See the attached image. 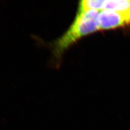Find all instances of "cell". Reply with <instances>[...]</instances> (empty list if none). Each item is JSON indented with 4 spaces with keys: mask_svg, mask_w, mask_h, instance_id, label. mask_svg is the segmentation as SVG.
<instances>
[{
    "mask_svg": "<svg viewBox=\"0 0 130 130\" xmlns=\"http://www.w3.org/2000/svg\"><path fill=\"white\" fill-rule=\"evenodd\" d=\"M98 11L78 10L74 21L59 38L49 43L53 58L60 62L63 54L73 44L84 36L99 30Z\"/></svg>",
    "mask_w": 130,
    "mask_h": 130,
    "instance_id": "6da1fadb",
    "label": "cell"
},
{
    "mask_svg": "<svg viewBox=\"0 0 130 130\" xmlns=\"http://www.w3.org/2000/svg\"><path fill=\"white\" fill-rule=\"evenodd\" d=\"M97 20L99 30L115 29L130 24V11L101 10Z\"/></svg>",
    "mask_w": 130,
    "mask_h": 130,
    "instance_id": "7a4b0ae2",
    "label": "cell"
},
{
    "mask_svg": "<svg viewBox=\"0 0 130 130\" xmlns=\"http://www.w3.org/2000/svg\"><path fill=\"white\" fill-rule=\"evenodd\" d=\"M111 10L130 11V0H86L79 3L78 10Z\"/></svg>",
    "mask_w": 130,
    "mask_h": 130,
    "instance_id": "3957f363",
    "label": "cell"
}]
</instances>
